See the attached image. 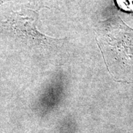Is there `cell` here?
Wrapping results in <instances>:
<instances>
[{"mask_svg":"<svg viewBox=\"0 0 133 133\" xmlns=\"http://www.w3.org/2000/svg\"><path fill=\"white\" fill-rule=\"evenodd\" d=\"M8 1V0H0V5L2 4L3 3H4V2H6V1Z\"/></svg>","mask_w":133,"mask_h":133,"instance_id":"277c9868","label":"cell"},{"mask_svg":"<svg viewBox=\"0 0 133 133\" xmlns=\"http://www.w3.org/2000/svg\"><path fill=\"white\" fill-rule=\"evenodd\" d=\"M119 9L128 12H133V0H115Z\"/></svg>","mask_w":133,"mask_h":133,"instance_id":"3957f363","label":"cell"},{"mask_svg":"<svg viewBox=\"0 0 133 133\" xmlns=\"http://www.w3.org/2000/svg\"><path fill=\"white\" fill-rule=\"evenodd\" d=\"M110 36V44L116 61V69L121 70V74L133 71V30L123 22L115 24Z\"/></svg>","mask_w":133,"mask_h":133,"instance_id":"7a4b0ae2","label":"cell"},{"mask_svg":"<svg viewBox=\"0 0 133 133\" xmlns=\"http://www.w3.org/2000/svg\"><path fill=\"white\" fill-rule=\"evenodd\" d=\"M38 15L25 16L22 12H14L4 22L6 27L17 38L27 45L38 47H47L54 41L60 39L52 38L41 33L36 27Z\"/></svg>","mask_w":133,"mask_h":133,"instance_id":"6da1fadb","label":"cell"}]
</instances>
